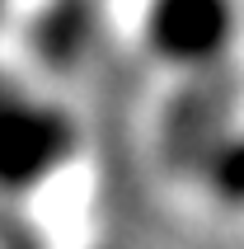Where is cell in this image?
I'll list each match as a JSON object with an SVG mask.
<instances>
[{
    "mask_svg": "<svg viewBox=\"0 0 244 249\" xmlns=\"http://www.w3.org/2000/svg\"><path fill=\"white\" fill-rule=\"evenodd\" d=\"M150 47L178 66H202L226 52L235 33L230 0H150Z\"/></svg>",
    "mask_w": 244,
    "mask_h": 249,
    "instance_id": "obj_2",
    "label": "cell"
},
{
    "mask_svg": "<svg viewBox=\"0 0 244 249\" xmlns=\"http://www.w3.org/2000/svg\"><path fill=\"white\" fill-rule=\"evenodd\" d=\"M0 249H42L38 240L28 235V231H19V226H14V231H5V240H0Z\"/></svg>",
    "mask_w": 244,
    "mask_h": 249,
    "instance_id": "obj_5",
    "label": "cell"
},
{
    "mask_svg": "<svg viewBox=\"0 0 244 249\" xmlns=\"http://www.w3.org/2000/svg\"><path fill=\"white\" fill-rule=\"evenodd\" d=\"M70 141L75 132L56 108L24 104L10 89L0 99V188H33L47 179L70 155Z\"/></svg>",
    "mask_w": 244,
    "mask_h": 249,
    "instance_id": "obj_1",
    "label": "cell"
},
{
    "mask_svg": "<svg viewBox=\"0 0 244 249\" xmlns=\"http://www.w3.org/2000/svg\"><path fill=\"white\" fill-rule=\"evenodd\" d=\"M207 183H211V193L221 202H230V207H244V132H230V137H221L207 160L197 165Z\"/></svg>",
    "mask_w": 244,
    "mask_h": 249,
    "instance_id": "obj_4",
    "label": "cell"
},
{
    "mask_svg": "<svg viewBox=\"0 0 244 249\" xmlns=\"http://www.w3.org/2000/svg\"><path fill=\"white\" fill-rule=\"evenodd\" d=\"M221 118H226V89L221 85H197L174 104L169 113V127H164V151L178 169H197L207 160V151L216 146L226 132H221Z\"/></svg>",
    "mask_w": 244,
    "mask_h": 249,
    "instance_id": "obj_3",
    "label": "cell"
}]
</instances>
